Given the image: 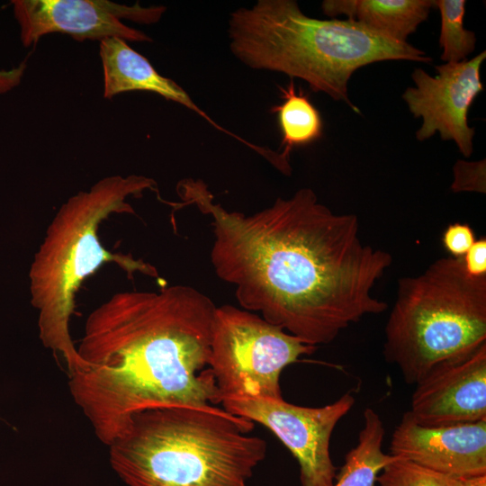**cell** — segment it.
I'll list each match as a JSON object with an SVG mask.
<instances>
[{
  "label": "cell",
  "mask_w": 486,
  "mask_h": 486,
  "mask_svg": "<svg viewBox=\"0 0 486 486\" xmlns=\"http://www.w3.org/2000/svg\"><path fill=\"white\" fill-rule=\"evenodd\" d=\"M182 205L212 218L211 261L235 287L242 309L316 346L387 304L373 288L391 266L385 250L364 244L354 214H337L302 188L251 215L213 202L201 180L184 179Z\"/></svg>",
  "instance_id": "1"
},
{
  "label": "cell",
  "mask_w": 486,
  "mask_h": 486,
  "mask_svg": "<svg viewBox=\"0 0 486 486\" xmlns=\"http://www.w3.org/2000/svg\"><path fill=\"white\" fill-rule=\"evenodd\" d=\"M216 306L188 285L112 294L86 318V368L68 389L97 439L112 445L145 410L221 402L208 367Z\"/></svg>",
  "instance_id": "2"
},
{
  "label": "cell",
  "mask_w": 486,
  "mask_h": 486,
  "mask_svg": "<svg viewBox=\"0 0 486 486\" xmlns=\"http://www.w3.org/2000/svg\"><path fill=\"white\" fill-rule=\"evenodd\" d=\"M228 33L230 51L245 66L300 78L358 113L348 96L356 70L385 60L431 61L407 41L356 21L309 17L294 0H258L237 9L230 14Z\"/></svg>",
  "instance_id": "3"
},
{
  "label": "cell",
  "mask_w": 486,
  "mask_h": 486,
  "mask_svg": "<svg viewBox=\"0 0 486 486\" xmlns=\"http://www.w3.org/2000/svg\"><path fill=\"white\" fill-rule=\"evenodd\" d=\"M254 422L216 406H170L135 414L109 448L126 486H248L266 455Z\"/></svg>",
  "instance_id": "4"
},
{
  "label": "cell",
  "mask_w": 486,
  "mask_h": 486,
  "mask_svg": "<svg viewBox=\"0 0 486 486\" xmlns=\"http://www.w3.org/2000/svg\"><path fill=\"white\" fill-rule=\"evenodd\" d=\"M157 183L145 176H108L70 196L57 211L29 269L30 302L37 310L39 338L65 361L68 374L86 368L70 333L76 295L83 282L106 263L128 274L156 270L131 256L102 245L100 225L112 214H134L130 197L140 198Z\"/></svg>",
  "instance_id": "5"
},
{
  "label": "cell",
  "mask_w": 486,
  "mask_h": 486,
  "mask_svg": "<svg viewBox=\"0 0 486 486\" xmlns=\"http://www.w3.org/2000/svg\"><path fill=\"white\" fill-rule=\"evenodd\" d=\"M484 344L486 275L472 276L463 258L446 256L399 280L383 355L405 382L417 384L438 364Z\"/></svg>",
  "instance_id": "6"
},
{
  "label": "cell",
  "mask_w": 486,
  "mask_h": 486,
  "mask_svg": "<svg viewBox=\"0 0 486 486\" xmlns=\"http://www.w3.org/2000/svg\"><path fill=\"white\" fill-rule=\"evenodd\" d=\"M316 346L262 317L230 304L216 307L208 367L221 400L231 397L282 399V371Z\"/></svg>",
  "instance_id": "7"
},
{
  "label": "cell",
  "mask_w": 486,
  "mask_h": 486,
  "mask_svg": "<svg viewBox=\"0 0 486 486\" xmlns=\"http://www.w3.org/2000/svg\"><path fill=\"white\" fill-rule=\"evenodd\" d=\"M227 412L266 427L289 449L300 467L302 486H333L337 468L330 439L338 422L351 410L355 398L343 394L323 407L294 405L282 399L225 398Z\"/></svg>",
  "instance_id": "8"
},
{
  "label": "cell",
  "mask_w": 486,
  "mask_h": 486,
  "mask_svg": "<svg viewBox=\"0 0 486 486\" xmlns=\"http://www.w3.org/2000/svg\"><path fill=\"white\" fill-rule=\"evenodd\" d=\"M11 4L25 48L52 33L67 34L78 41L107 38L151 41L146 33L122 20L152 24L166 12L163 5L144 7L139 3L127 5L109 0H12Z\"/></svg>",
  "instance_id": "9"
},
{
  "label": "cell",
  "mask_w": 486,
  "mask_h": 486,
  "mask_svg": "<svg viewBox=\"0 0 486 486\" xmlns=\"http://www.w3.org/2000/svg\"><path fill=\"white\" fill-rule=\"evenodd\" d=\"M485 58L482 51L471 59L436 66L434 76L422 68L414 69L415 86L408 87L402 98L414 117L422 119L418 140L438 131L443 140L454 141L465 158L471 157L475 129L468 124V112L483 91L480 69Z\"/></svg>",
  "instance_id": "10"
},
{
  "label": "cell",
  "mask_w": 486,
  "mask_h": 486,
  "mask_svg": "<svg viewBox=\"0 0 486 486\" xmlns=\"http://www.w3.org/2000/svg\"><path fill=\"white\" fill-rule=\"evenodd\" d=\"M409 413L427 427L486 420V344L432 368L416 384Z\"/></svg>",
  "instance_id": "11"
},
{
  "label": "cell",
  "mask_w": 486,
  "mask_h": 486,
  "mask_svg": "<svg viewBox=\"0 0 486 486\" xmlns=\"http://www.w3.org/2000/svg\"><path fill=\"white\" fill-rule=\"evenodd\" d=\"M392 455L453 478L486 474V420L427 427L405 412L393 431Z\"/></svg>",
  "instance_id": "12"
},
{
  "label": "cell",
  "mask_w": 486,
  "mask_h": 486,
  "mask_svg": "<svg viewBox=\"0 0 486 486\" xmlns=\"http://www.w3.org/2000/svg\"><path fill=\"white\" fill-rule=\"evenodd\" d=\"M103 69V96L112 99L127 92H149L177 103L194 112L216 129L245 142L217 124L191 99L186 91L173 79L160 75L148 59L133 50L124 40L107 38L99 41Z\"/></svg>",
  "instance_id": "13"
},
{
  "label": "cell",
  "mask_w": 486,
  "mask_h": 486,
  "mask_svg": "<svg viewBox=\"0 0 486 486\" xmlns=\"http://www.w3.org/2000/svg\"><path fill=\"white\" fill-rule=\"evenodd\" d=\"M433 5L431 0H327L321 7L326 15L345 14L348 20L404 42L427 20Z\"/></svg>",
  "instance_id": "14"
},
{
  "label": "cell",
  "mask_w": 486,
  "mask_h": 486,
  "mask_svg": "<svg viewBox=\"0 0 486 486\" xmlns=\"http://www.w3.org/2000/svg\"><path fill=\"white\" fill-rule=\"evenodd\" d=\"M384 435L380 416L366 408L357 444L346 454L333 486H376L380 472L395 457L382 451Z\"/></svg>",
  "instance_id": "15"
},
{
  "label": "cell",
  "mask_w": 486,
  "mask_h": 486,
  "mask_svg": "<svg viewBox=\"0 0 486 486\" xmlns=\"http://www.w3.org/2000/svg\"><path fill=\"white\" fill-rule=\"evenodd\" d=\"M284 102L271 108L277 113L284 149L279 157L291 170L289 156L294 147L308 145L322 136L323 122L320 112L302 89L297 93L292 80L286 87L279 86Z\"/></svg>",
  "instance_id": "16"
},
{
  "label": "cell",
  "mask_w": 486,
  "mask_h": 486,
  "mask_svg": "<svg viewBox=\"0 0 486 486\" xmlns=\"http://www.w3.org/2000/svg\"><path fill=\"white\" fill-rule=\"evenodd\" d=\"M465 4L464 0L434 1L441 16L439 46L446 63L465 60L475 49V33L464 27Z\"/></svg>",
  "instance_id": "17"
},
{
  "label": "cell",
  "mask_w": 486,
  "mask_h": 486,
  "mask_svg": "<svg viewBox=\"0 0 486 486\" xmlns=\"http://www.w3.org/2000/svg\"><path fill=\"white\" fill-rule=\"evenodd\" d=\"M376 482L380 486H455V478L399 456L383 467Z\"/></svg>",
  "instance_id": "18"
},
{
  "label": "cell",
  "mask_w": 486,
  "mask_h": 486,
  "mask_svg": "<svg viewBox=\"0 0 486 486\" xmlns=\"http://www.w3.org/2000/svg\"><path fill=\"white\" fill-rule=\"evenodd\" d=\"M451 190L454 193L486 192V163L479 161L457 160L453 167Z\"/></svg>",
  "instance_id": "19"
},
{
  "label": "cell",
  "mask_w": 486,
  "mask_h": 486,
  "mask_svg": "<svg viewBox=\"0 0 486 486\" xmlns=\"http://www.w3.org/2000/svg\"><path fill=\"white\" fill-rule=\"evenodd\" d=\"M475 234L469 224L453 223L443 233L442 242L451 256L462 258L475 242Z\"/></svg>",
  "instance_id": "20"
},
{
  "label": "cell",
  "mask_w": 486,
  "mask_h": 486,
  "mask_svg": "<svg viewBox=\"0 0 486 486\" xmlns=\"http://www.w3.org/2000/svg\"><path fill=\"white\" fill-rule=\"evenodd\" d=\"M466 272L474 277L486 275V238L475 240L462 257Z\"/></svg>",
  "instance_id": "21"
},
{
  "label": "cell",
  "mask_w": 486,
  "mask_h": 486,
  "mask_svg": "<svg viewBox=\"0 0 486 486\" xmlns=\"http://www.w3.org/2000/svg\"><path fill=\"white\" fill-rule=\"evenodd\" d=\"M26 60L11 69H0V94H5L17 87L26 71Z\"/></svg>",
  "instance_id": "22"
},
{
  "label": "cell",
  "mask_w": 486,
  "mask_h": 486,
  "mask_svg": "<svg viewBox=\"0 0 486 486\" xmlns=\"http://www.w3.org/2000/svg\"><path fill=\"white\" fill-rule=\"evenodd\" d=\"M455 486H486V474L455 478Z\"/></svg>",
  "instance_id": "23"
}]
</instances>
